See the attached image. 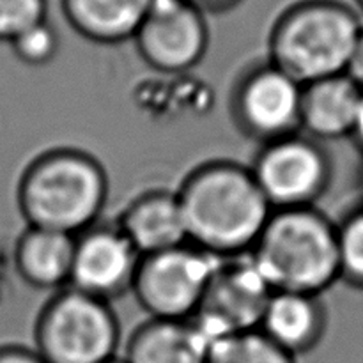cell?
<instances>
[{"label": "cell", "mask_w": 363, "mask_h": 363, "mask_svg": "<svg viewBox=\"0 0 363 363\" xmlns=\"http://www.w3.org/2000/svg\"><path fill=\"white\" fill-rule=\"evenodd\" d=\"M177 199L188 243L220 259L250 254L273 213L250 169L234 163L197 169Z\"/></svg>", "instance_id": "6da1fadb"}, {"label": "cell", "mask_w": 363, "mask_h": 363, "mask_svg": "<svg viewBox=\"0 0 363 363\" xmlns=\"http://www.w3.org/2000/svg\"><path fill=\"white\" fill-rule=\"evenodd\" d=\"M250 257L273 293L321 296L340 280L337 223L315 208L273 211Z\"/></svg>", "instance_id": "7a4b0ae2"}, {"label": "cell", "mask_w": 363, "mask_h": 363, "mask_svg": "<svg viewBox=\"0 0 363 363\" xmlns=\"http://www.w3.org/2000/svg\"><path fill=\"white\" fill-rule=\"evenodd\" d=\"M108 179L92 156L80 151L46 152L25 170L18 202L28 227L80 236L105 208Z\"/></svg>", "instance_id": "3957f363"}, {"label": "cell", "mask_w": 363, "mask_h": 363, "mask_svg": "<svg viewBox=\"0 0 363 363\" xmlns=\"http://www.w3.org/2000/svg\"><path fill=\"white\" fill-rule=\"evenodd\" d=\"M363 30L360 14L339 0H300L269 35V62L301 85L346 73Z\"/></svg>", "instance_id": "277c9868"}, {"label": "cell", "mask_w": 363, "mask_h": 363, "mask_svg": "<svg viewBox=\"0 0 363 363\" xmlns=\"http://www.w3.org/2000/svg\"><path fill=\"white\" fill-rule=\"evenodd\" d=\"M119 337L108 301L69 287L43 311L35 353L45 363H105L116 358Z\"/></svg>", "instance_id": "5b68a950"}, {"label": "cell", "mask_w": 363, "mask_h": 363, "mask_svg": "<svg viewBox=\"0 0 363 363\" xmlns=\"http://www.w3.org/2000/svg\"><path fill=\"white\" fill-rule=\"evenodd\" d=\"M222 259L186 243L140 259L135 296L152 319L186 321L201 308Z\"/></svg>", "instance_id": "8992f818"}, {"label": "cell", "mask_w": 363, "mask_h": 363, "mask_svg": "<svg viewBox=\"0 0 363 363\" xmlns=\"http://www.w3.org/2000/svg\"><path fill=\"white\" fill-rule=\"evenodd\" d=\"M250 172L273 211L314 208L328 190L332 163L318 142L296 133L264 144Z\"/></svg>", "instance_id": "52a82bcc"}, {"label": "cell", "mask_w": 363, "mask_h": 363, "mask_svg": "<svg viewBox=\"0 0 363 363\" xmlns=\"http://www.w3.org/2000/svg\"><path fill=\"white\" fill-rule=\"evenodd\" d=\"M272 294L250 254L222 259L191 321L211 347L233 333L259 330Z\"/></svg>", "instance_id": "ba28073f"}, {"label": "cell", "mask_w": 363, "mask_h": 363, "mask_svg": "<svg viewBox=\"0 0 363 363\" xmlns=\"http://www.w3.org/2000/svg\"><path fill=\"white\" fill-rule=\"evenodd\" d=\"M301 96L300 82L275 64H261L241 78L234 112L245 133L268 144L301 131Z\"/></svg>", "instance_id": "9c48e42d"}, {"label": "cell", "mask_w": 363, "mask_h": 363, "mask_svg": "<svg viewBox=\"0 0 363 363\" xmlns=\"http://www.w3.org/2000/svg\"><path fill=\"white\" fill-rule=\"evenodd\" d=\"M133 39L149 66L163 73H181L201 62L209 30L199 7L188 0H169L151 4Z\"/></svg>", "instance_id": "30bf717a"}, {"label": "cell", "mask_w": 363, "mask_h": 363, "mask_svg": "<svg viewBox=\"0 0 363 363\" xmlns=\"http://www.w3.org/2000/svg\"><path fill=\"white\" fill-rule=\"evenodd\" d=\"M140 259L123 230L94 225L77 236L69 287L108 301L131 289Z\"/></svg>", "instance_id": "8fae6325"}, {"label": "cell", "mask_w": 363, "mask_h": 363, "mask_svg": "<svg viewBox=\"0 0 363 363\" xmlns=\"http://www.w3.org/2000/svg\"><path fill=\"white\" fill-rule=\"evenodd\" d=\"M363 91L346 74L303 85L300 130L312 140L351 137L360 112Z\"/></svg>", "instance_id": "7c38bea8"}, {"label": "cell", "mask_w": 363, "mask_h": 363, "mask_svg": "<svg viewBox=\"0 0 363 363\" xmlns=\"http://www.w3.org/2000/svg\"><path fill=\"white\" fill-rule=\"evenodd\" d=\"M119 229L140 257L188 243L179 199L165 191L147 194L135 201L124 213Z\"/></svg>", "instance_id": "4fadbf2b"}, {"label": "cell", "mask_w": 363, "mask_h": 363, "mask_svg": "<svg viewBox=\"0 0 363 363\" xmlns=\"http://www.w3.org/2000/svg\"><path fill=\"white\" fill-rule=\"evenodd\" d=\"M259 330L289 354L307 353L319 344L326 330V311L319 296L273 293Z\"/></svg>", "instance_id": "5bb4252c"}, {"label": "cell", "mask_w": 363, "mask_h": 363, "mask_svg": "<svg viewBox=\"0 0 363 363\" xmlns=\"http://www.w3.org/2000/svg\"><path fill=\"white\" fill-rule=\"evenodd\" d=\"M67 23L94 43L116 45L133 39L151 0H60Z\"/></svg>", "instance_id": "9a60e30c"}, {"label": "cell", "mask_w": 363, "mask_h": 363, "mask_svg": "<svg viewBox=\"0 0 363 363\" xmlns=\"http://www.w3.org/2000/svg\"><path fill=\"white\" fill-rule=\"evenodd\" d=\"M208 342L191 319H151L130 339L126 363H206Z\"/></svg>", "instance_id": "2e32d148"}, {"label": "cell", "mask_w": 363, "mask_h": 363, "mask_svg": "<svg viewBox=\"0 0 363 363\" xmlns=\"http://www.w3.org/2000/svg\"><path fill=\"white\" fill-rule=\"evenodd\" d=\"M77 236L28 227L16 247V268L35 289L69 286Z\"/></svg>", "instance_id": "e0dca14e"}, {"label": "cell", "mask_w": 363, "mask_h": 363, "mask_svg": "<svg viewBox=\"0 0 363 363\" xmlns=\"http://www.w3.org/2000/svg\"><path fill=\"white\" fill-rule=\"evenodd\" d=\"M296 357L284 351L261 330L233 333L213 344L206 363H296Z\"/></svg>", "instance_id": "ac0fdd59"}, {"label": "cell", "mask_w": 363, "mask_h": 363, "mask_svg": "<svg viewBox=\"0 0 363 363\" xmlns=\"http://www.w3.org/2000/svg\"><path fill=\"white\" fill-rule=\"evenodd\" d=\"M340 280L363 291V202L337 223Z\"/></svg>", "instance_id": "d6986e66"}, {"label": "cell", "mask_w": 363, "mask_h": 363, "mask_svg": "<svg viewBox=\"0 0 363 363\" xmlns=\"http://www.w3.org/2000/svg\"><path fill=\"white\" fill-rule=\"evenodd\" d=\"M13 52L21 62L28 66H45L52 62L59 50V35L57 30L46 20L32 25L21 32L16 39L11 41Z\"/></svg>", "instance_id": "ffe728a7"}, {"label": "cell", "mask_w": 363, "mask_h": 363, "mask_svg": "<svg viewBox=\"0 0 363 363\" xmlns=\"http://www.w3.org/2000/svg\"><path fill=\"white\" fill-rule=\"evenodd\" d=\"M46 20V0H0V41H13Z\"/></svg>", "instance_id": "44dd1931"}, {"label": "cell", "mask_w": 363, "mask_h": 363, "mask_svg": "<svg viewBox=\"0 0 363 363\" xmlns=\"http://www.w3.org/2000/svg\"><path fill=\"white\" fill-rule=\"evenodd\" d=\"M346 77H350L354 84L363 91V30L358 38L357 46H354L353 53H351V59L347 62L346 67Z\"/></svg>", "instance_id": "7402d4cb"}, {"label": "cell", "mask_w": 363, "mask_h": 363, "mask_svg": "<svg viewBox=\"0 0 363 363\" xmlns=\"http://www.w3.org/2000/svg\"><path fill=\"white\" fill-rule=\"evenodd\" d=\"M0 363H45L35 351L23 347H2L0 350Z\"/></svg>", "instance_id": "603a6c76"}, {"label": "cell", "mask_w": 363, "mask_h": 363, "mask_svg": "<svg viewBox=\"0 0 363 363\" xmlns=\"http://www.w3.org/2000/svg\"><path fill=\"white\" fill-rule=\"evenodd\" d=\"M188 2L199 7L202 13H225V11H230L236 6H240L243 0H188Z\"/></svg>", "instance_id": "cb8c5ba5"}, {"label": "cell", "mask_w": 363, "mask_h": 363, "mask_svg": "<svg viewBox=\"0 0 363 363\" xmlns=\"http://www.w3.org/2000/svg\"><path fill=\"white\" fill-rule=\"evenodd\" d=\"M357 145L360 147V151L363 152V96H362V103H360V112H358V119L357 124H354V131L351 135Z\"/></svg>", "instance_id": "d4e9b609"}, {"label": "cell", "mask_w": 363, "mask_h": 363, "mask_svg": "<svg viewBox=\"0 0 363 363\" xmlns=\"http://www.w3.org/2000/svg\"><path fill=\"white\" fill-rule=\"evenodd\" d=\"M105 363H126V360H119V358H112V360L105 362Z\"/></svg>", "instance_id": "484cf974"}, {"label": "cell", "mask_w": 363, "mask_h": 363, "mask_svg": "<svg viewBox=\"0 0 363 363\" xmlns=\"http://www.w3.org/2000/svg\"><path fill=\"white\" fill-rule=\"evenodd\" d=\"M354 2L358 4V7H360V11L363 13V0H354Z\"/></svg>", "instance_id": "4316f807"}, {"label": "cell", "mask_w": 363, "mask_h": 363, "mask_svg": "<svg viewBox=\"0 0 363 363\" xmlns=\"http://www.w3.org/2000/svg\"><path fill=\"white\" fill-rule=\"evenodd\" d=\"M360 186H362V194H363V169H362V176H360Z\"/></svg>", "instance_id": "83f0119b"}, {"label": "cell", "mask_w": 363, "mask_h": 363, "mask_svg": "<svg viewBox=\"0 0 363 363\" xmlns=\"http://www.w3.org/2000/svg\"><path fill=\"white\" fill-rule=\"evenodd\" d=\"M158 2H169V0H151V4H158Z\"/></svg>", "instance_id": "f1b7e54d"}]
</instances>
